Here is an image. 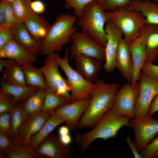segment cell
Segmentation results:
<instances>
[{
    "label": "cell",
    "instance_id": "cell-1",
    "mask_svg": "<svg viewBox=\"0 0 158 158\" xmlns=\"http://www.w3.org/2000/svg\"><path fill=\"white\" fill-rule=\"evenodd\" d=\"M90 94L88 106L79 121V128L94 127L111 107L118 89V83H106L97 77Z\"/></svg>",
    "mask_w": 158,
    "mask_h": 158
},
{
    "label": "cell",
    "instance_id": "cell-36",
    "mask_svg": "<svg viewBox=\"0 0 158 158\" xmlns=\"http://www.w3.org/2000/svg\"><path fill=\"white\" fill-rule=\"evenodd\" d=\"M4 24L0 26L10 29L11 27L19 22L14 16L12 9V3L8 1L6 5L4 10Z\"/></svg>",
    "mask_w": 158,
    "mask_h": 158
},
{
    "label": "cell",
    "instance_id": "cell-22",
    "mask_svg": "<svg viewBox=\"0 0 158 158\" xmlns=\"http://www.w3.org/2000/svg\"><path fill=\"white\" fill-rule=\"evenodd\" d=\"M11 138V146L4 153L2 158L5 155L10 158H46L44 156L37 153L18 136Z\"/></svg>",
    "mask_w": 158,
    "mask_h": 158
},
{
    "label": "cell",
    "instance_id": "cell-32",
    "mask_svg": "<svg viewBox=\"0 0 158 158\" xmlns=\"http://www.w3.org/2000/svg\"><path fill=\"white\" fill-rule=\"evenodd\" d=\"M22 68L28 86H37L44 89L47 87L43 74L39 69L35 67L30 68Z\"/></svg>",
    "mask_w": 158,
    "mask_h": 158
},
{
    "label": "cell",
    "instance_id": "cell-47",
    "mask_svg": "<svg viewBox=\"0 0 158 158\" xmlns=\"http://www.w3.org/2000/svg\"><path fill=\"white\" fill-rule=\"evenodd\" d=\"M59 138L61 141L62 143L65 145H69L71 140V137L69 134L59 135Z\"/></svg>",
    "mask_w": 158,
    "mask_h": 158
},
{
    "label": "cell",
    "instance_id": "cell-17",
    "mask_svg": "<svg viewBox=\"0 0 158 158\" xmlns=\"http://www.w3.org/2000/svg\"><path fill=\"white\" fill-rule=\"evenodd\" d=\"M13 39L36 57L42 55L41 44L30 35L24 23L19 22L11 28Z\"/></svg>",
    "mask_w": 158,
    "mask_h": 158
},
{
    "label": "cell",
    "instance_id": "cell-16",
    "mask_svg": "<svg viewBox=\"0 0 158 158\" xmlns=\"http://www.w3.org/2000/svg\"><path fill=\"white\" fill-rule=\"evenodd\" d=\"M129 45L123 38H121L117 49L115 66L122 77L128 83H131L133 77V66Z\"/></svg>",
    "mask_w": 158,
    "mask_h": 158
},
{
    "label": "cell",
    "instance_id": "cell-25",
    "mask_svg": "<svg viewBox=\"0 0 158 158\" xmlns=\"http://www.w3.org/2000/svg\"><path fill=\"white\" fill-rule=\"evenodd\" d=\"M24 23L30 35L40 42L47 35L51 26L44 16L35 13Z\"/></svg>",
    "mask_w": 158,
    "mask_h": 158
},
{
    "label": "cell",
    "instance_id": "cell-9",
    "mask_svg": "<svg viewBox=\"0 0 158 158\" xmlns=\"http://www.w3.org/2000/svg\"><path fill=\"white\" fill-rule=\"evenodd\" d=\"M72 45L69 53L71 59L81 54L93 57L102 62L106 60L105 47L82 32H76L72 36Z\"/></svg>",
    "mask_w": 158,
    "mask_h": 158
},
{
    "label": "cell",
    "instance_id": "cell-50",
    "mask_svg": "<svg viewBox=\"0 0 158 158\" xmlns=\"http://www.w3.org/2000/svg\"><path fill=\"white\" fill-rule=\"evenodd\" d=\"M6 0L10 2H11V3H12L15 0Z\"/></svg>",
    "mask_w": 158,
    "mask_h": 158
},
{
    "label": "cell",
    "instance_id": "cell-48",
    "mask_svg": "<svg viewBox=\"0 0 158 158\" xmlns=\"http://www.w3.org/2000/svg\"><path fill=\"white\" fill-rule=\"evenodd\" d=\"M70 129L66 126H62L60 127L59 130V135H66L69 134Z\"/></svg>",
    "mask_w": 158,
    "mask_h": 158
},
{
    "label": "cell",
    "instance_id": "cell-43",
    "mask_svg": "<svg viewBox=\"0 0 158 158\" xmlns=\"http://www.w3.org/2000/svg\"><path fill=\"white\" fill-rule=\"evenodd\" d=\"M128 146L132 152L135 158H143L142 155L139 152V151L137 148L134 142L132 141L131 138L129 135H128L126 140Z\"/></svg>",
    "mask_w": 158,
    "mask_h": 158
},
{
    "label": "cell",
    "instance_id": "cell-30",
    "mask_svg": "<svg viewBox=\"0 0 158 158\" xmlns=\"http://www.w3.org/2000/svg\"><path fill=\"white\" fill-rule=\"evenodd\" d=\"M31 0H15L12 3L13 13L19 22L25 23L35 13L31 7Z\"/></svg>",
    "mask_w": 158,
    "mask_h": 158
},
{
    "label": "cell",
    "instance_id": "cell-37",
    "mask_svg": "<svg viewBox=\"0 0 158 158\" xmlns=\"http://www.w3.org/2000/svg\"><path fill=\"white\" fill-rule=\"evenodd\" d=\"M151 80L158 81V65L150 62H146L141 71Z\"/></svg>",
    "mask_w": 158,
    "mask_h": 158
},
{
    "label": "cell",
    "instance_id": "cell-12",
    "mask_svg": "<svg viewBox=\"0 0 158 158\" xmlns=\"http://www.w3.org/2000/svg\"><path fill=\"white\" fill-rule=\"evenodd\" d=\"M35 152L52 158H69L72 155L70 145L63 144L59 135L52 134H49L43 140Z\"/></svg>",
    "mask_w": 158,
    "mask_h": 158
},
{
    "label": "cell",
    "instance_id": "cell-45",
    "mask_svg": "<svg viewBox=\"0 0 158 158\" xmlns=\"http://www.w3.org/2000/svg\"><path fill=\"white\" fill-rule=\"evenodd\" d=\"M7 2L5 0H1L0 2V26L4 24V10Z\"/></svg>",
    "mask_w": 158,
    "mask_h": 158
},
{
    "label": "cell",
    "instance_id": "cell-28",
    "mask_svg": "<svg viewBox=\"0 0 158 158\" xmlns=\"http://www.w3.org/2000/svg\"><path fill=\"white\" fill-rule=\"evenodd\" d=\"M5 68L3 71L2 78L6 82L15 85H27L23 69L16 62Z\"/></svg>",
    "mask_w": 158,
    "mask_h": 158
},
{
    "label": "cell",
    "instance_id": "cell-4",
    "mask_svg": "<svg viewBox=\"0 0 158 158\" xmlns=\"http://www.w3.org/2000/svg\"><path fill=\"white\" fill-rule=\"evenodd\" d=\"M105 10L97 1H93L84 7L77 22L82 32L105 47L107 35L104 26L109 20Z\"/></svg>",
    "mask_w": 158,
    "mask_h": 158
},
{
    "label": "cell",
    "instance_id": "cell-3",
    "mask_svg": "<svg viewBox=\"0 0 158 158\" xmlns=\"http://www.w3.org/2000/svg\"><path fill=\"white\" fill-rule=\"evenodd\" d=\"M77 16L62 14L55 18L45 37L40 42L42 55H49L58 52L63 46L71 41L73 35L77 30L75 24Z\"/></svg>",
    "mask_w": 158,
    "mask_h": 158
},
{
    "label": "cell",
    "instance_id": "cell-5",
    "mask_svg": "<svg viewBox=\"0 0 158 158\" xmlns=\"http://www.w3.org/2000/svg\"><path fill=\"white\" fill-rule=\"evenodd\" d=\"M109 20L120 29L128 44L139 37L146 24V19L140 12L128 7L111 12H106Z\"/></svg>",
    "mask_w": 158,
    "mask_h": 158
},
{
    "label": "cell",
    "instance_id": "cell-2",
    "mask_svg": "<svg viewBox=\"0 0 158 158\" xmlns=\"http://www.w3.org/2000/svg\"><path fill=\"white\" fill-rule=\"evenodd\" d=\"M131 118L122 115L111 107L101 118L90 131L78 134L75 141L81 153L85 152L91 144L98 138L106 140L116 137L119 130L123 126L130 127Z\"/></svg>",
    "mask_w": 158,
    "mask_h": 158
},
{
    "label": "cell",
    "instance_id": "cell-24",
    "mask_svg": "<svg viewBox=\"0 0 158 158\" xmlns=\"http://www.w3.org/2000/svg\"><path fill=\"white\" fill-rule=\"evenodd\" d=\"M128 8L140 12L145 18L146 24L158 25V3L150 0H132Z\"/></svg>",
    "mask_w": 158,
    "mask_h": 158
},
{
    "label": "cell",
    "instance_id": "cell-51",
    "mask_svg": "<svg viewBox=\"0 0 158 158\" xmlns=\"http://www.w3.org/2000/svg\"><path fill=\"white\" fill-rule=\"evenodd\" d=\"M150 0L158 3V0Z\"/></svg>",
    "mask_w": 158,
    "mask_h": 158
},
{
    "label": "cell",
    "instance_id": "cell-21",
    "mask_svg": "<svg viewBox=\"0 0 158 158\" xmlns=\"http://www.w3.org/2000/svg\"><path fill=\"white\" fill-rule=\"evenodd\" d=\"M140 35L146 42V62L154 63L158 57V25L146 24Z\"/></svg>",
    "mask_w": 158,
    "mask_h": 158
},
{
    "label": "cell",
    "instance_id": "cell-27",
    "mask_svg": "<svg viewBox=\"0 0 158 158\" xmlns=\"http://www.w3.org/2000/svg\"><path fill=\"white\" fill-rule=\"evenodd\" d=\"M11 114V136H18L19 130L28 118L29 114L20 101L16 102Z\"/></svg>",
    "mask_w": 158,
    "mask_h": 158
},
{
    "label": "cell",
    "instance_id": "cell-13",
    "mask_svg": "<svg viewBox=\"0 0 158 158\" xmlns=\"http://www.w3.org/2000/svg\"><path fill=\"white\" fill-rule=\"evenodd\" d=\"M13 59L22 67L32 68L36 57L21 46L13 39L0 48V58Z\"/></svg>",
    "mask_w": 158,
    "mask_h": 158
},
{
    "label": "cell",
    "instance_id": "cell-29",
    "mask_svg": "<svg viewBox=\"0 0 158 158\" xmlns=\"http://www.w3.org/2000/svg\"><path fill=\"white\" fill-rule=\"evenodd\" d=\"M45 91V100L42 107V110L44 111L51 113L60 107L70 103L48 87Z\"/></svg>",
    "mask_w": 158,
    "mask_h": 158
},
{
    "label": "cell",
    "instance_id": "cell-23",
    "mask_svg": "<svg viewBox=\"0 0 158 158\" xmlns=\"http://www.w3.org/2000/svg\"><path fill=\"white\" fill-rule=\"evenodd\" d=\"M65 122L64 120L60 116L54 113H51L49 119L39 131L30 137L29 145L33 150L36 152L43 140L57 126Z\"/></svg>",
    "mask_w": 158,
    "mask_h": 158
},
{
    "label": "cell",
    "instance_id": "cell-15",
    "mask_svg": "<svg viewBox=\"0 0 158 158\" xmlns=\"http://www.w3.org/2000/svg\"><path fill=\"white\" fill-rule=\"evenodd\" d=\"M129 48L133 66L131 84L134 85L139 81L142 68L146 62V44L143 37L140 35L133 40L129 44Z\"/></svg>",
    "mask_w": 158,
    "mask_h": 158
},
{
    "label": "cell",
    "instance_id": "cell-8",
    "mask_svg": "<svg viewBox=\"0 0 158 158\" xmlns=\"http://www.w3.org/2000/svg\"><path fill=\"white\" fill-rule=\"evenodd\" d=\"M140 87L138 82L134 85L128 82L124 84L118 90L111 107L122 115L134 118Z\"/></svg>",
    "mask_w": 158,
    "mask_h": 158
},
{
    "label": "cell",
    "instance_id": "cell-31",
    "mask_svg": "<svg viewBox=\"0 0 158 158\" xmlns=\"http://www.w3.org/2000/svg\"><path fill=\"white\" fill-rule=\"evenodd\" d=\"M45 98V89L40 88L23 103V106L29 114L40 111L42 110Z\"/></svg>",
    "mask_w": 158,
    "mask_h": 158
},
{
    "label": "cell",
    "instance_id": "cell-18",
    "mask_svg": "<svg viewBox=\"0 0 158 158\" xmlns=\"http://www.w3.org/2000/svg\"><path fill=\"white\" fill-rule=\"evenodd\" d=\"M51 113L42 110L29 114L20 128L18 136L28 144L31 136L37 133L49 119Z\"/></svg>",
    "mask_w": 158,
    "mask_h": 158
},
{
    "label": "cell",
    "instance_id": "cell-6",
    "mask_svg": "<svg viewBox=\"0 0 158 158\" xmlns=\"http://www.w3.org/2000/svg\"><path fill=\"white\" fill-rule=\"evenodd\" d=\"M69 49L68 46L63 58H61L58 52L55 53V55L59 66L67 76V83L71 89V102L90 98V93L95 85L86 80L76 70L71 66L68 61Z\"/></svg>",
    "mask_w": 158,
    "mask_h": 158
},
{
    "label": "cell",
    "instance_id": "cell-49",
    "mask_svg": "<svg viewBox=\"0 0 158 158\" xmlns=\"http://www.w3.org/2000/svg\"><path fill=\"white\" fill-rule=\"evenodd\" d=\"M158 157V150L156 152L153 156V158L157 157Z\"/></svg>",
    "mask_w": 158,
    "mask_h": 158
},
{
    "label": "cell",
    "instance_id": "cell-10",
    "mask_svg": "<svg viewBox=\"0 0 158 158\" xmlns=\"http://www.w3.org/2000/svg\"><path fill=\"white\" fill-rule=\"evenodd\" d=\"M139 80L140 87L135 107V118L148 114L150 104L158 94V81L151 80L142 71L140 74Z\"/></svg>",
    "mask_w": 158,
    "mask_h": 158
},
{
    "label": "cell",
    "instance_id": "cell-41",
    "mask_svg": "<svg viewBox=\"0 0 158 158\" xmlns=\"http://www.w3.org/2000/svg\"><path fill=\"white\" fill-rule=\"evenodd\" d=\"M12 39L11 29H8L0 26V48Z\"/></svg>",
    "mask_w": 158,
    "mask_h": 158
},
{
    "label": "cell",
    "instance_id": "cell-39",
    "mask_svg": "<svg viewBox=\"0 0 158 158\" xmlns=\"http://www.w3.org/2000/svg\"><path fill=\"white\" fill-rule=\"evenodd\" d=\"M0 131L10 135L11 114L10 113L4 112L0 114Z\"/></svg>",
    "mask_w": 158,
    "mask_h": 158
},
{
    "label": "cell",
    "instance_id": "cell-35",
    "mask_svg": "<svg viewBox=\"0 0 158 158\" xmlns=\"http://www.w3.org/2000/svg\"><path fill=\"white\" fill-rule=\"evenodd\" d=\"M13 98L12 95L0 91V114L11 112L16 103Z\"/></svg>",
    "mask_w": 158,
    "mask_h": 158
},
{
    "label": "cell",
    "instance_id": "cell-46",
    "mask_svg": "<svg viewBox=\"0 0 158 158\" xmlns=\"http://www.w3.org/2000/svg\"><path fill=\"white\" fill-rule=\"evenodd\" d=\"M16 62L11 59L8 58V59L4 60L3 58H0V72H2L4 67L8 66Z\"/></svg>",
    "mask_w": 158,
    "mask_h": 158
},
{
    "label": "cell",
    "instance_id": "cell-38",
    "mask_svg": "<svg viewBox=\"0 0 158 158\" xmlns=\"http://www.w3.org/2000/svg\"><path fill=\"white\" fill-rule=\"evenodd\" d=\"M158 150V136L149 143L141 152V154L145 158H152Z\"/></svg>",
    "mask_w": 158,
    "mask_h": 158
},
{
    "label": "cell",
    "instance_id": "cell-11",
    "mask_svg": "<svg viewBox=\"0 0 158 158\" xmlns=\"http://www.w3.org/2000/svg\"><path fill=\"white\" fill-rule=\"evenodd\" d=\"M107 42L105 47L106 60L103 67L107 73L112 72L115 66L116 55L119 42L123 33L118 27L109 20L105 26Z\"/></svg>",
    "mask_w": 158,
    "mask_h": 158
},
{
    "label": "cell",
    "instance_id": "cell-42",
    "mask_svg": "<svg viewBox=\"0 0 158 158\" xmlns=\"http://www.w3.org/2000/svg\"><path fill=\"white\" fill-rule=\"evenodd\" d=\"M31 7L33 11L36 13H42L45 10V7L44 3L40 0H36L32 2Z\"/></svg>",
    "mask_w": 158,
    "mask_h": 158
},
{
    "label": "cell",
    "instance_id": "cell-14",
    "mask_svg": "<svg viewBox=\"0 0 158 158\" xmlns=\"http://www.w3.org/2000/svg\"><path fill=\"white\" fill-rule=\"evenodd\" d=\"M90 98L82 99L70 103L60 107L52 113L62 117L70 130H75L78 127L79 120L87 109Z\"/></svg>",
    "mask_w": 158,
    "mask_h": 158
},
{
    "label": "cell",
    "instance_id": "cell-19",
    "mask_svg": "<svg viewBox=\"0 0 158 158\" xmlns=\"http://www.w3.org/2000/svg\"><path fill=\"white\" fill-rule=\"evenodd\" d=\"M73 59L76 70L86 80L92 83L101 68L102 61L81 54L76 55Z\"/></svg>",
    "mask_w": 158,
    "mask_h": 158
},
{
    "label": "cell",
    "instance_id": "cell-20",
    "mask_svg": "<svg viewBox=\"0 0 158 158\" xmlns=\"http://www.w3.org/2000/svg\"><path fill=\"white\" fill-rule=\"evenodd\" d=\"M59 66L54 54L48 56L44 66L39 68L45 77L47 87L56 93L60 81L63 78L59 72Z\"/></svg>",
    "mask_w": 158,
    "mask_h": 158
},
{
    "label": "cell",
    "instance_id": "cell-7",
    "mask_svg": "<svg viewBox=\"0 0 158 158\" xmlns=\"http://www.w3.org/2000/svg\"><path fill=\"white\" fill-rule=\"evenodd\" d=\"M129 124L135 133V144L141 152L158 133V119L148 114L130 118Z\"/></svg>",
    "mask_w": 158,
    "mask_h": 158
},
{
    "label": "cell",
    "instance_id": "cell-33",
    "mask_svg": "<svg viewBox=\"0 0 158 158\" xmlns=\"http://www.w3.org/2000/svg\"><path fill=\"white\" fill-rule=\"evenodd\" d=\"M132 0H98V4L106 9L114 11L128 7Z\"/></svg>",
    "mask_w": 158,
    "mask_h": 158
},
{
    "label": "cell",
    "instance_id": "cell-40",
    "mask_svg": "<svg viewBox=\"0 0 158 158\" xmlns=\"http://www.w3.org/2000/svg\"><path fill=\"white\" fill-rule=\"evenodd\" d=\"M11 139L10 135L0 131V158H2L4 153L10 147Z\"/></svg>",
    "mask_w": 158,
    "mask_h": 158
},
{
    "label": "cell",
    "instance_id": "cell-26",
    "mask_svg": "<svg viewBox=\"0 0 158 158\" xmlns=\"http://www.w3.org/2000/svg\"><path fill=\"white\" fill-rule=\"evenodd\" d=\"M1 87L0 91L12 95L13 101L16 103L20 101L23 103L40 88L34 86H22L9 84L5 82L2 78L0 80Z\"/></svg>",
    "mask_w": 158,
    "mask_h": 158
},
{
    "label": "cell",
    "instance_id": "cell-44",
    "mask_svg": "<svg viewBox=\"0 0 158 158\" xmlns=\"http://www.w3.org/2000/svg\"><path fill=\"white\" fill-rule=\"evenodd\" d=\"M158 111V94L155 97L152 101L149 109L148 114L152 115Z\"/></svg>",
    "mask_w": 158,
    "mask_h": 158
},
{
    "label": "cell",
    "instance_id": "cell-34",
    "mask_svg": "<svg viewBox=\"0 0 158 158\" xmlns=\"http://www.w3.org/2000/svg\"><path fill=\"white\" fill-rule=\"evenodd\" d=\"M66 4L65 8L66 9L72 8L74 9L73 13L78 18L81 15L82 10L84 7L90 2L98 0H65Z\"/></svg>",
    "mask_w": 158,
    "mask_h": 158
}]
</instances>
